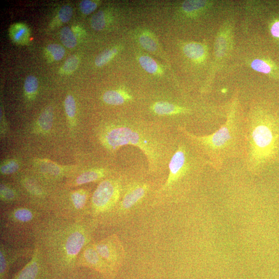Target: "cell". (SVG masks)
<instances>
[{
	"mask_svg": "<svg viewBox=\"0 0 279 279\" xmlns=\"http://www.w3.org/2000/svg\"><path fill=\"white\" fill-rule=\"evenodd\" d=\"M183 50L186 56L196 61L202 60L205 55L204 47L201 44H188L185 46Z\"/></svg>",
	"mask_w": 279,
	"mask_h": 279,
	"instance_id": "14",
	"label": "cell"
},
{
	"mask_svg": "<svg viewBox=\"0 0 279 279\" xmlns=\"http://www.w3.org/2000/svg\"><path fill=\"white\" fill-rule=\"evenodd\" d=\"M54 121V111L51 107L46 108L40 115L37 124L40 130L44 132L49 131L53 125Z\"/></svg>",
	"mask_w": 279,
	"mask_h": 279,
	"instance_id": "15",
	"label": "cell"
},
{
	"mask_svg": "<svg viewBox=\"0 0 279 279\" xmlns=\"http://www.w3.org/2000/svg\"><path fill=\"white\" fill-rule=\"evenodd\" d=\"M121 192V186L118 181L112 179L102 181L92 198L93 211L99 214L111 209L118 202Z\"/></svg>",
	"mask_w": 279,
	"mask_h": 279,
	"instance_id": "4",
	"label": "cell"
},
{
	"mask_svg": "<svg viewBox=\"0 0 279 279\" xmlns=\"http://www.w3.org/2000/svg\"><path fill=\"white\" fill-rule=\"evenodd\" d=\"M64 105L66 114L70 118H74L76 113V102L74 97L71 95L66 97Z\"/></svg>",
	"mask_w": 279,
	"mask_h": 279,
	"instance_id": "29",
	"label": "cell"
},
{
	"mask_svg": "<svg viewBox=\"0 0 279 279\" xmlns=\"http://www.w3.org/2000/svg\"><path fill=\"white\" fill-rule=\"evenodd\" d=\"M19 168V164L14 160H10L3 163L0 168V171L3 175H9L14 174Z\"/></svg>",
	"mask_w": 279,
	"mask_h": 279,
	"instance_id": "27",
	"label": "cell"
},
{
	"mask_svg": "<svg viewBox=\"0 0 279 279\" xmlns=\"http://www.w3.org/2000/svg\"><path fill=\"white\" fill-rule=\"evenodd\" d=\"M39 271L38 258L34 254L32 260L26 264L14 279H36Z\"/></svg>",
	"mask_w": 279,
	"mask_h": 279,
	"instance_id": "13",
	"label": "cell"
},
{
	"mask_svg": "<svg viewBox=\"0 0 279 279\" xmlns=\"http://www.w3.org/2000/svg\"><path fill=\"white\" fill-rule=\"evenodd\" d=\"M117 53L118 49L115 48L105 50L97 57L95 60L96 65L98 67H101L110 62Z\"/></svg>",
	"mask_w": 279,
	"mask_h": 279,
	"instance_id": "21",
	"label": "cell"
},
{
	"mask_svg": "<svg viewBox=\"0 0 279 279\" xmlns=\"http://www.w3.org/2000/svg\"><path fill=\"white\" fill-rule=\"evenodd\" d=\"M12 217L18 222L26 223L31 221L34 218L31 210L28 208H20L15 210L12 214Z\"/></svg>",
	"mask_w": 279,
	"mask_h": 279,
	"instance_id": "20",
	"label": "cell"
},
{
	"mask_svg": "<svg viewBox=\"0 0 279 279\" xmlns=\"http://www.w3.org/2000/svg\"><path fill=\"white\" fill-rule=\"evenodd\" d=\"M251 67L254 70L266 74L272 72V66L268 63L259 59L254 60L251 63Z\"/></svg>",
	"mask_w": 279,
	"mask_h": 279,
	"instance_id": "26",
	"label": "cell"
},
{
	"mask_svg": "<svg viewBox=\"0 0 279 279\" xmlns=\"http://www.w3.org/2000/svg\"><path fill=\"white\" fill-rule=\"evenodd\" d=\"M92 27L96 31H101L106 24L104 12L99 10L93 15L91 21Z\"/></svg>",
	"mask_w": 279,
	"mask_h": 279,
	"instance_id": "23",
	"label": "cell"
},
{
	"mask_svg": "<svg viewBox=\"0 0 279 279\" xmlns=\"http://www.w3.org/2000/svg\"><path fill=\"white\" fill-rule=\"evenodd\" d=\"M78 264L94 270L108 278L114 277L117 273L99 255L93 244L85 248Z\"/></svg>",
	"mask_w": 279,
	"mask_h": 279,
	"instance_id": "7",
	"label": "cell"
},
{
	"mask_svg": "<svg viewBox=\"0 0 279 279\" xmlns=\"http://www.w3.org/2000/svg\"><path fill=\"white\" fill-rule=\"evenodd\" d=\"M79 6L83 14L89 15L97 8V4L90 0H84L80 3Z\"/></svg>",
	"mask_w": 279,
	"mask_h": 279,
	"instance_id": "32",
	"label": "cell"
},
{
	"mask_svg": "<svg viewBox=\"0 0 279 279\" xmlns=\"http://www.w3.org/2000/svg\"><path fill=\"white\" fill-rule=\"evenodd\" d=\"M88 237L85 231L76 230L66 238L64 244L65 254L69 260L76 258L85 247Z\"/></svg>",
	"mask_w": 279,
	"mask_h": 279,
	"instance_id": "8",
	"label": "cell"
},
{
	"mask_svg": "<svg viewBox=\"0 0 279 279\" xmlns=\"http://www.w3.org/2000/svg\"><path fill=\"white\" fill-rule=\"evenodd\" d=\"M149 190L147 184L139 183L132 186L124 194L121 203L123 210H128L138 204Z\"/></svg>",
	"mask_w": 279,
	"mask_h": 279,
	"instance_id": "9",
	"label": "cell"
},
{
	"mask_svg": "<svg viewBox=\"0 0 279 279\" xmlns=\"http://www.w3.org/2000/svg\"><path fill=\"white\" fill-rule=\"evenodd\" d=\"M151 109L156 114L160 116H169L185 113L187 109L181 106L167 101L156 102L152 106Z\"/></svg>",
	"mask_w": 279,
	"mask_h": 279,
	"instance_id": "10",
	"label": "cell"
},
{
	"mask_svg": "<svg viewBox=\"0 0 279 279\" xmlns=\"http://www.w3.org/2000/svg\"><path fill=\"white\" fill-rule=\"evenodd\" d=\"M245 125L232 111L227 122L209 135L196 136L186 130L184 134L203 152L208 165L221 169L230 159L243 156L245 147Z\"/></svg>",
	"mask_w": 279,
	"mask_h": 279,
	"instance_id": "2",
	"label": "cell"
},
{
	"mask_svg": "<svg viewBox=\"0 0 279 279\" xmlns=\"http://www.w3.org/2000/svg\"><path fill=\"white\" fill-rule=\"evenodd\" d=\"M102 140L105 147L113 151L125 145L139 148L147 157L151 170L156 167L160 156L156 142L131 126H114L106 131Z\"/></svg>",
	"mask_w": 279,
	"mask_h": 279,
	"instance_id": "3",
	"label": "cell"
},
{
	"mask_svg": "<svg viewBox=\"0 0 279 279\" xmlns=\"http://www.w3.org/2000/svg\"><path fill=\"white\" fill-rule=\"evenodd\" d=\"M190 157L187 149L185 145L180 144L170 161L169 174L163 190L171 187L186 176L190 170Z\"/></svg>",
	"mask_w": 279,
	"mask_h": 279,
	"instance_id": "6",
	"label": "cell"
},
{
	"mask_svg": "<svg viewBox=\"0 0 279 279\" xmlns=\"http://www.w3.org/2000/svg\"><path fill=\"white\" fill-rule=\"evenodd\" d=\"M107 172L103 169L88 170L80 175L75 181L76 185H82L100 180L104 177Z\"/></svg>",
	"mask_w": 279,
	"mask_h": 279,
	"instance_id": "12",
	"label": "cell"
},
{
	"mask_svg": "<svg viewBox=\"0 0 279 279\" xmlns=\"http://www.w3.org/2000/svg\"><path fill=\"white\" fill-rule=\"evenodd\" d=\"M88 198V192L83 189L74 191L71 194V200L77 210L83 209L86 206Z\"/></svg>",
	"mask_w": 279,
	"mask_h": 279,
	"instance_id": "17",
	"label": "cell"
},
{
	"mask_svg": "<svg viewBox=\"0 0 279 279\" xmlns=\"http://www.w3.org/2000/svg\"><path fill=\"white\" fill-rule=\"evenodd\" d=\"M73 10L69 5H64L59 12V17L63 22L69 21L73 16Z\"/></svg>",
	"mask_w": 279,
	"mask_h": 279,
	"instance_id": "33",
	"label": "cell"
},
{
	"mask_svg": "<svg viewBox=\"0 0 279 279\" xmlns=\"http://www.w3.org/2000/svg\"><path fill=\"white\" fill-rule=\"evenodd\" d=\"M38 163L40 169L43 172L52 176H59L63 171L61 166L49 161H41Z\"/></svg>",
	"mask_w": 279,
	"mask_h": 279,
	"instance_id": "19",
	"label": "cell"
},
{
	"mask_svg": "<svg viewBox=\"0 0 279 279\" xmlns=\"http://www.w3.org/2000/svg\"><path fill=\"white\" fill-rule=\"evenodd\" d=\"M243 157L248 170L255 175L279 160V118L258 116L245 123Z\"/></svg>",
	"mask_w": 279,
	"mask_h": 279,
	"instance_id": "1",
	"label": "cell"
},
{
	"mask_svg": "<svg viewBox=\"0 0 279 279\" xmlns=\"http://www.w3.org/2000/svg\"><path fill=\"white\" fill-rule=\"evenodd\" d=\"M222 91V92L225 93L226 91L225 90H223Z\"/></svg>",
	"mask_w": 279,
	"mask_h": 279,
	"instance_id": "36",
	"label": "cell"
},
{
	"mask_svg": "<svg viewBox=\"0 0 279 279\" xmlns=\"http://www.w3.org/2000/svg\"><path fill=\"white\" fill-rule=\"evenodd\" d=\"M0 193H1V200L5 202H10L14 200L16 196L15 190L9 187L8 186L4 184L1 185Z\"/></svg>",
	"mask_w": 279,
	"mask_h": 279,
	"instance_id": "25",
	"label": "cell"
},
{
	"mask_svg": "<svg viewBox=\"0 0 279 279\" xmlns=\"http://www.w3.org/2000/svg\"><path fill=\"white\" fill-rule=\"evenodd\" d=\"M99 255L117 272L124 262L125 252L124 246L116 235H112L93 244Z\"/></svg>",
	"mask_w": 279,
	"mask_h": 279,
	"instance_id": "5",
	"label": "cell"
},
{
	"mask_svg": "<svg viewBox=\"0 0 279 279\" xmlns=\"http://www.w3.org/2000/svg\"><path fill=\"white\" fill-rule=\"evenodd\" d=\"M139 61L143 70L151 74H160L162 72L160 66L149 56H142L140 57Z\"/></svg>",
	"mask_w": 279,
	"mask_h": 279,
	"instance_id": "16",
	"label": "cell"
},
{
	"mask_svg": "<svg viewBox=\"0 0 279 279\" xmlns=\"http://www.w3.org/2000/svg\"><path fill=\"white\" fill-rule=\"evenodd\" d=\"M103 100L106 103L112 105H122L132 100V96L124 90H110L104 93Z\"/></svg>",
	"mask_w": 279,
	"mask_h": 279,
	"instance_id": "11",
	"label": "cell"
},
{
	"mask_svg": "<svg viewBox=\"0 0 279 279\" xmlns=\"http://www.w3.org/2000/svg\"><path fill=\"white\" fill-rule=\"evenodd\" d=\"M26 189L30 192L34 194H40L41 193V190L37 187V186L32 181H26L25 183Z\"/></svg>",
	"mask_w": 279,
	"mask_h": 279,
	"instance_id": "34",
	"label": "cell"
},
{
	"mask_svg": "<svg viewBox=\"0 0 279 279\" xmlns=\"http://www.w3.org/2000/svg\"><path fill=\"white\" fill-rule=\"evenodd\" d=\"M60 38L63 45L69 48L75 47L77 44L75 35L68 26H65L61 30Z\"/></svg>",
	"mask_w": 279,
	"mask_h": 279,
	"instance_id": "18",
	"label": "cell"
},
{
	"mask_svg": "<svg viewBox=\"0 0 279 279\" xmlns=\"http://www.w3.org/2000/svg\"><path fill=\"white\" fill-rule=\"evenodd\" d=\"M79 60L77 56H72L65 62L63 70L66 73H71L75 71L78 65Z\"/></svg>",
	"mask_w": 279,
	"mask_h": 279,
	"instance_id": "31",
	"label": "cell"
},
{
	"mask_svg": "<svg viewBox=\"0 0 279 279\" xmlns=\"http://www.w3.org/2000/svg\"><path fill=\"white\" fill-rule=\"evenodd\" d=\"M139 43L146 50L154 52L157 50L155 39L148 33H143L139 37Z\"/></svg>",
	"mask_w": 279,
	"mask_h": 279,
	"instance_id": "22",
	"label": "cell"
},
{
	"mask_svg": "<svg viewBox=\"0 0 279 279\" xmlns=\"http://www.w3.org/2000/svg\"><path fill=\"white\" fill-rule=\"evenodd\" d=\"M47 50L56 61L61 60L65 54L64 48L58 44H51L48 46Z\"/></svg>",
	"mask_w": 279,
	"mask_h": 279,
	"instance_id": "30",
	"label": "cell"
},
{
	"mask_svg": "<svg viewBox=\"0 0 279 279\" xmlns=\"http://www.w3.org/2000/svg\"><path fill=\"white\" fill-rule=\"evenodd\" d=\"M271 33L274 37L279 38V21L273 24L271 28Z\"/></svg>",
	"mask_w": 279,
	"mask_h": 279,
	"instance_id": "35",
	"label": "cell"
},
{
	"mask_svg": "<svg viewBox=\"0 0 279 279\" xmlns=\"http://www.w3.org/2000/svg\"><path fill=\"white\" fill-rule=\"evenodd\" d=\"M206 4L204 1H186L182 4V8L187 12H193L203 8Z\"/></svg>",
	"mask_w": 279,
	"mask_h": 279,
	"instance_id": "24",
	"label": "cell"
},
{
	"mask_svg": "<svg viewBox=\"0 0 279 279\" xmlns=\"http://www.w3.org/2000/svg\"><path fill=\"white\" fill-rule=\"evenodd\" d=\"M38 83L36 77L29 76L26 78L24 83V90L28 94H32L35 93L38 88Z\"/></svg>",
	"mask_w": 279,
	"mask_h": 279,
	"instance_id": "28",
	"label": "cell"
}]
</instances>
